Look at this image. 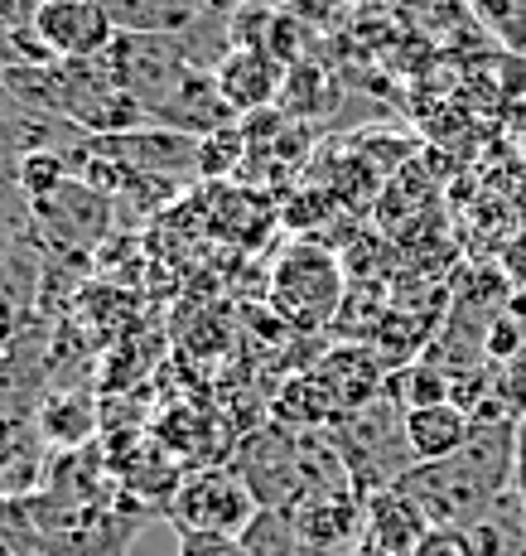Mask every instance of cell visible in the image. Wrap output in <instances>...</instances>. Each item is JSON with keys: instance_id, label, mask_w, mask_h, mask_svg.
<instances>
[{"instance_id": "1", "label": "cell", "mask_w": 526, "mask_h": 556, "mask_svg": "<svg viewBox=\"0 0 526 556\" xmlns=\"http://www.w3.org/2000/svg\"><path fill=\"white\" fill-rule=\"evenodd\" d=\"M348 291L352 286L343 256L315 238H299L285 248V256H275L266 301L295 334H324L338 325Z\"/></svg>"}, {"instance_id": "2", "label": "cell", "mask_w": 526, "mask_h": 556, "mask_svg": "<svg viewBox=\"0 0 526 556\" xmlns=\"http://www.w3.org/2000/svg\"><path fill=\"white\" fill-rule=\"evenodd\" d=\"M25 208H29V218H35V232L53 252L82 256V252H97V242L112 232L116 199L106 194V189H97L92 179L68 175L59 189H49V194L25 199Z\"/></svg>"}, {"instance_id": "3", "label": "cell", "mask_w": 526, "mask_h": 556, "mask_svg": "<svg viewBox=\"0 0 526 556\" xmlns=\"http://www.w3.org/2000/svg\"><path fill=\"white\" fill-rule=\"evenodd\" d=\"M102 155H112L116 165L136 169V175H155V179H198V136L175 131V126H131L116 136H88Z\"/></svg>"}, {"instance_id": "4", "label": "cell", "mask_w": 526, "mask_h": 556, "mask_svg": "<svg viewBox=\"0 0 526 556\" xmlns=\"http://www.w3.org/2000/svg\"><path fill=\"white\" fill-rule=\"evenodd\" d=\"M175 522L179 532H218V538H242L252 518L261 513L252 484L238 475H198L193 484L175 489Z\"/></svg>"}, {"instance_id": "5", "label": "cell", "mask_w": 526, "mask_h": 556, "mask_svg": "<svg viewBox=\"0 0 526 556\" xmlns=\"http://www.w3.org/2000/svg\"><path fill=\"white\" fill-rule=\"evenodd\" d=\"M35 39L49 59H102L121 39L102 0H39Z\"/></svg>"}, {"instance_id": "6", "label": "cell", "mask_w": 526, "mask_h": 556, "mask_svg": "<svg viewBox=\"0 0 526 556\" xmlns=\"http://www.w3.org/2000/svg\"><path fill=\"white\" fill-rule=\"evenodd\" d=\"M309 372H315V378L329 388L338 416H348V412H358V406H368V402L382 397L386 378H392V363H386L377 349L368 344V339H348V344L329 349V354L319 358Z\"/></svg>"}, {"instance_id": "7", "label": "cell", "mask_w": 526, "mask_h": 556, "mask_svg": "<svg viewBox=\"0 0 526 556\" xmlns=\"http://www.w3.org/2000/svg\"><path fill=\"white\" fill-rule=\"evenodd\" d=\"M218 92L222 102L232 106L238 116H252V112H266V106L281 102V88H285V63L271 59L266 49H228L218 59Z\"/></svg>"}, {"instance_id": "8", "label": "cell", "mask_w": 526, "mask_h": 556, "mask_svg": "<svg viewBox=\"0 0 526 556\" xmlns=\"http://www.w3.org/2000/svg\"><path fill=\"white\" fill-rule=\"evenodd\" d=\"M362 522H368V542H377V547H386L392 556H411L425 542V532L435 528L421 513V504L396 484L362 498Z\"/></svg>"}, {"instance_id": "9", "label": "cell", "mask_w": 526, "mask_h": 556, "mask_svg": "<svg viewBox=\"0 0 526 556\" xmlns=\"http://www.w3.org/2000/svg\"><path fill=\"white\" fill-rule=\"evenodd\" d=\"M102 5L131 39H175L213 15V0H102Z\"/></svg>"}, {"instance_id": "10", "label": "cell", "mask_w": 526, "mask_h": 556, "mask_svg": "<svg viewBox=\"0 0 526 556\" xmlns=\"http://www.w3.org/2000/svg\"><path fill=\"white\" fill-rule=\"evenodd\" d=\"M469 435H474V416H469L459 402H435V406L406 412V441H411L415 465L459 455L469 445Z\"/></svg>"}, {"instance_id": "11", "label": "cell", "mask_w": 526, "mask_h": 556, "mask_svg": "<svg viewBox=\"0 0 526 556\" xmlns=\"http://www.w3.org/2000/svg\"><path fill=\"white\" fill-rule=\"evenodd\" d=\"M35 426H39V441L53 445V451H82L97 435V406L82 392H53L39 406Z\"/></svg>"}, {"instance_id": "12", "label": "cell", "mask_w": 526, "mask_h": 556, "mask_svg": "<svg viewBox=\"0 0 526 556\" xmlns=\"http://www.w3.org/2000/svg\"><path fill=\"white\" fill-rule=\"evenodd\" d=\"M271 416H275V426H290V431H324V426L338 421V406L315 372H295V378L275 392Z\"/></svg>"}, {"instance_id": "13", "label": "cell", "mask_w": 526, "mask_h": 556, "mask_svg": "<svg viewBox=\"0 0 526 556\" xmlns=\"http://www.w3.org/2000/svg\"><path fill=\"white\" fill-rule=\"evenodd\" d=\"M246 155H252V141H246L242 122L218 126V131L198 136V179H232V175H242Z\"/></svg>"}, {"instance_id": "14", "label": "cell", "mask_w": 526, "mask_h": 556, "mask_svg": "<svg viewBox=\"0 0 526 556\" xmlns=\"http://www.w3.org/2000/svg\"><path fill=\"white\" fill-rule=\"evenodd\" d=\"M469 10L502 49L526 53V0H469Z\"/></svg>"}, {"instance_id": "15", "label": "cell", "mask_w": 526, "mask_h": 556, "mask_svg": "<svg viewBox=\"0 0 526 556\" xmlns=\"http://www.w3.org/2000/svg\"><path fill=\"white\" fill-rule=\"evenodd\" d=\"M411 556H478V547L469 538V528H431Z\"/></svg>"}, {"instance_id": "16", "label": "cell", "mask_w": 526, "mask_h": 556, "mask_svg": "<svg viewBox=\"0 0 526 556\" xmlns=\"http://www.w3.org/2000/svg\"><path fill=\"white\" fill-rule=\"evenodd\" d=\"M502 276L512 281V291H526V228L512 232L508 242H502V256H498Z\"/></svg>"}, {"instance_id": "17", "label": "cell", "mask_w": 526, "mask_h": 556, "mask_svg": "<svg viewBox=\"0 0 526 556\" xmlns=\"http://www.w3.org/2000/svg\"><path fill=\"white\" fill-rule=\"evenodd\" d=\"M285 10L299 20L305 29H324L329 15L338 10V0H285Z\"/></svg>"}, {"instance_id": "18", "label": "cell", "mask_w": 526, "mask_h": 556, "mask_svg": "<svg viewBox=\"0 0 526 556\" xmlns=\"http://www.w3.org/2000/svg\"><path fill=\"white\" fill-rule=\"evenodd\" d=\"M15 334H20V305L0 291V354H10V349H15Z\"/></svg>"}, {"instance_id": "19", "label": "cell", "mask_w": 526, "mask_h": 556, "mask_svg": "<svg viewBox=\"0 0 526 556\" xmlns=\"http://www.w3.org/2000/svg\"><path fill=\"white\" fill-rule=\"evenodd\" d=\"M512 489L526 498V416L517 421V455H512Z\"/></svg>"}, {"instance_id": "20", "label": "cell", "mask_w": 526, "mask_h": 556, "mask_svg": "<svg viewBox=\"0 0 526 556\" xmlns=\"http://www.w3.org/2000/svg\"><path fill=\"white\" fill-rule=\"evenodd\" d=\"M352 556H392V552L377 547V542H362V547H352Z\"/></svg>"}]
</instances>
